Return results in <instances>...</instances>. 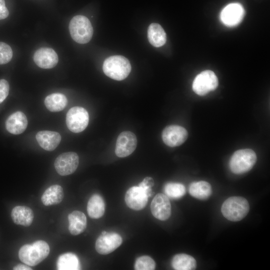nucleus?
<instances>
[{
	"label": "nucleus",
	"mask_w": 270,
	"mask_h": 270,
	"mask_svg": "<svg viewBox=\"0 0 270 270\" xmlns=\"http://www.w3.org/2000/svg\"><path fill=\"white\" fill-rule=\"evenodd\" d=\"M69 30L72 38L81 44L90 42L93 34L90 22L86 16L82 15L72 18L69 24Z\"/></svg>",
	"instance_id": "39448f33"
},
{
	"label": "nucleus",
	"mask_w": 270,
	"mask_h": 270,
	"mask_svg": "<svg viewBox=\"0 0 270 270\" xmlns=\"http://www.w3.org/2000/svg\"><path fill=\"white\" fill-rule=\"evenodd\" d=\"M89 115L87 110L80 106L69 110L66 116V124L69 130L74 133L82 132L87 127Z\"/></svg>",
	"instance_id": "0eeeda50"
},
{
	"label": "nucleus",
	"mask_w": 270,
	"mask_h": 270,
	"mask_svg": "<svg viewBox=\"0 0 270 270\" xmlns=\"http://www.w3.org/2000/svg\"><path fill=\"white\" fill-rule=\"evenodd\" d=\"M36 64L42 68H52L58 61L56 52L50 48H42L36 50L33 56Z\"/></svg>",
	"instance_id": "2eb2a0df"
},
{
	"label": "nucleus",
	"mask_w": 270,
	"mask_h": 270,
	"mask_svg": "<svg viewBox=\"0 0 270 270\" xmlns=\"http://www.w3.org/2000/svg\"><path fill=\"white\" fill-rule=\"evenodd\" d=\"M130 61L122 56H112L106 58L103 64L104 74L116 80L125 79L131 71Z\"/></svg>",
	"instance_id": "f03ea898"
},
{
	"label": "nucleus",
	"mask_w": 270,
	"mask_h": 270,
	"mask_svg": "<svg viewBox=\"0 0 270 270\" xmlns=\"http://www.w3.org/2000/svg\"><path fill=\"white\" fill-rule=\"evenodd\" d=\"M218 84V78L214 72L210 70H206L196 76L192 88L198 95L203 96L216 89Z\"/></svg>",
	"instance_id": "423d86ee"
},
{
	"label": "nucleus",
	"mask_w": 270,
	"mask_h": 270,
	"mask_svg": "<svg viewBox=\"0 0 270 270\" xmlns=\"http://www.w3.org/2000/svg\"><path fill=\"white\" fill-rule=\"evenodd\" d=\"M44 102L46 108L50 111L58 112L65 108L67 105L68 100L64 94L54 93L48 96Z\"/></svg>",
	"instance_id": "393cba45"
},
{
	"label": "nucleus",
	"mask_w": 270,
	"mask_h": 270,
	"mask_svg": "<svg viewBox=\"0 0 270 270\" xmlns=\"http://www.w3.org/2000/svg\"><path fill=\"white\" fill-rule=\"evenodd\" d=\"M50 253V246L44 240H37L32 244H24L18 252V257L24 264L35 266L44 260Z\"/></svg>",
	"instance_id": "f257e3e1"
},
{
	"label": "nucleus",
	"mask_w": 270,
	"mask_h": 270,
	"mask_svg": "<svg viewBox=\"0 0 270 270\" xmlns=\"http://www.w3.org/2000/svg\"><path fill=\"white\" fill-rule=\"evenodd\" d=\"M13 270H32L29 266L26 264H19L14 267Z\"/></svg>",
	"instance_id": "473e14b6"
},
{
	"label": "nucleus",
	"mask_w": 270,
	"mask_h": 270,
	"mask_svg": "<svg viewBox=\"0 0 270 270\" xmlns=\"http://www.w3.org/2000/svg\"><path fill=\"white\" fill-rule=\"evenodd\" d=\"M188 133L184 127L170 125L163 130L162 137L164 143L168 146L175 147L182 144L186 140Z\"/></svg>",
	"instance_id": "9d476101"
},
{
	"label": "nucleus",
	"mask_w": 270,
	"mask_h": 270,
	"mask_svg": "<svg viewBox=\"0 0 270 270\" xmlns=\"http://www.w3.org/2000/svg\"><path fill=\"white\" fill-rule=\"evenodd\" d=\"M28 126V120L22 112L18 111L10 115L6 122L7 130L14 134L22 133Z\"/></svg>",
	"instance_id": "dca6fc26"
},
{
	"label": "nucleus",
	"mask_w": 270,
	"mask_h": 270,
	"mask_svg": "<svg viewBox=\"0 0 270 270\" xmlns=\"http://www.w3.org/2000/svg\"><path fill=\"white\" fill-rule=\"evenodd\" d=\"M10 90L9 84L4 79L0 80V104L7 97Z\"/></svg>",
	"instance_id": "7c9ffc66"
},
{
	"label": "nucleus",
	"mask_w": 270,
	"mask_h": 270,
	"mask_svg": "<svg viewBox=\"0 0 270 270\" xmlns=\"http://www.w3.org/2000/svg\"><path fill=\"white\" fill-rule=\"evenodd\" d=\"M9 12L6 6L4 0H0V20L6 18Z\"/></svg>",
	"instance_id": "2f4dec72"
},
{
	"label": "nucleus",
	"mask_w": 270,
	"mask_h": 270,
	"mask_svg": "<svg viewBox=\"0 0 270 270\" xmlns=\"http://www.w3.org/2000/svg\"><path fill=\"white\" fill-rule=\"evenodd\" d=\"M148 197L145 191L139 186L130 188L126 192L125 202L130 208L140 210L143 209L148 203Z\"/></svg>",
	"instance_id": "4468645a"
},
{
	"label": "nucleus",
	"mask_w": 270,
	"mask_h": 270,
	"mask_svg": "<svg viewBox=\"0 0 270 270\" xmlns=\"http://www.w3.org/2000/svg\"><path fill=\"white\" fill-rule=\"evenodd\" d=\"M64 194L62 187L58 184H54L48 187L42 194L41 200L42 204L46 206L57 204L60 203Z\"/></svg>",
	"instance_id": "aec40b11"
},
{
	"label": "nucleus",
	"mask_w": 270,
	"mask_h": 270,
	"mask_svg": "<svg viewBox=\"0 0 270 270\" xmlns=\"http://www.w3.org/2000/svg\"><path fill=\"white\" fill-rule=\"evenodd\" d=\"M122 240L120 234L115 232H106L102 234L96 240L95 248L100 254H108L119 247Z\"/></svg>",
	"instance_id": "f8f14e48"
},
{
	"label": "nucleus",
	"mask_w": 270,
	"mask_h": 270,
	"mask_svg": "<svg viewBox=\"0 0 270 270\" xmlns=\"http://www.w3.org/2000/svg\"><path fill=\"white\" fill-rule=\"evenodd\" d=\"M154 185V181L152 178L147 176L139 184L138 186L142 188L146 194L148 196L150 197L154 194L152 188Z\"/></svg>",
	"instance_id": "c756f323"
},
{
	"label": "nucleus",
	"mask_w": 270,
	"mask_h": 270,
	"mask_svg": "<svg viewBox=\"0 0 270 270\" xmlns=\"http://www.w3.org/2000/svg\"><path fill=\"white\" fill-rule=\"evenodd\" d=\"M171 263L172 267L176 270H193L196 267V260L192 256L185 254L175 255Z\"/></svg>",
	"instance_id": "b1692460"
},
{
	"label": "nucleus",
	"mask_w": 270,
	"mask_h": 270,
	"mask_svg": "<svg viewBox=\"0 0 270 270\" xmlns=\"http://www.w3.org/2000/svg\"><path fill=\"white\" fill-rule=\"evenodd\" d=\"M148 38L150 43L156 48L162 46L166 41V36L164 30L157 23H152L149 26Z\"/></svg>",
	"instance_id": "412c9836"
},
{
	"label": "nucleus",
	"mask_w": 270,
	"mask_h": 270,
	"mask_svg": "<svg viewBox=\"0 0 270 270\" xmlns=\"http://www.w3.org/2000/svg\"><path fill=\"white\" fill-rule=\"evenodd\" d=\"M134 268L136 270H153L156 268V262L151 257L143 256L136 260Z\"/></svg>",
	"instance_id": "cd10ccee"
},
{
	"label": "nucleus",
	"mask_w": 270,
	"mask_h": 270,
	"mask_svg": "<svg viewBox=\"0 0 270 270\" xmlns=\"http://www.w3.org/2000/svg\"><path fill=\"white\" fill-rule=\"evenodd\" d=\"M107 232H106V231H102V234H104L106 233Z\"/></svg>",
	"instance_id": "72a5a7b5"
},
{
	"label": "nucleus",
	"mask_w": 270,
	"mask_h": 270,
	"mask_svg": "<svg viewBox=\"0 0 270 270\" xmlns=\"http://www.w3.org/2000/svg\"><path fill=\"white\" fill-rule=\"evenodd\" d=\"M69 222L68 230L74 236L82 233L86 227V218L82 212L74 210L68 216Z\"/></svg>",
	"instance_id": "6ab92c4d"
},
{
	"label": "nucleus",
	"mask_w": 270,
	"mask_h": 270,
	"mask_svg": "<svg viewBox=\"0 0 270 270\" xmlns=\"http://www.w3.org/2000/svg\"><path fill=\"white\" fill-rule=\"evenodd\" d=\"M244 10L239 3H231L221 11L220 20L226 26L232 27L238 25L244 16Z\"/></svg>",
	"instance_id": "1a4fd4ad"
},
{
	"label": "nucleus",
	"mask_w": 270,
	"mask_h": 270,
	"mask_svg": "<svg viewBox=\"0 0 270 270\" xmlns=\"http://www.w3.org/2000/svg\"><path fill=\"white\" fill-rule=\"evenodd\" d=\"M256 155L252 149H240L236 151L230 158L229 166L234 174H240L250 170L256 162Z\"/></svg>",
	"instance_id": "20e7f679"
},
{
	"label": "nucleus",
	"mask_w": 270,
	"mask_h": 270,
	"mask_svg": "<svg viewBox=\"0 0 270 270\" xmlns=\"http://www.w3.org/2000/svg\"><path fill=\"white\" fill-rule=\"evenodd\" d=\"M36 138L39 145L48 151H52L56 149L62 138L59 133L50 130L38 132Z\"/></svg>",
	"instance_id": "f3484780"
},
{
	"label": "nucleus",
	"mask_w": 270,
	"mask_h": 270,
	"mask_svg": "<svg viewBox=\"0 0 270 270\" xmlns=\"http://www.w3.org/2000/svg\"><path fill=\"white\" fill-rule=\"evenodd\" d=\"M87 211L89 216L94 219L99 218L104 215L105 204L100 195L94 194L90 198L87 204Z\"/></svg>",
	"instance_id": "4be33fe9"
},
{
	"label": "nucleus",
	"mask_w": 270,
	"mask_h": 270,
	"mask_svg": "<svg viewBox=\"0 0 270 270\" xmlns=\"http://www.w3.org/2000/svg\"><path fill=\"white\" fill-rule=\"evenodd\" d=\"M12 56V50L10 46L4 42H0V64L8 63Z\"/></svg>",
	"instance_id": "c85d7f7f"
},
{
	"label": "nucleus",
	"mask_w": 270,
	"mask_h": 270,
	"mask_svg": "<svg viewBox=\"0 0 270 270\" xmlns=\"http://www.w3.org/2000/svg\"><path fill=\"white\" fill-rule=\"evenodd\" d=\"M250 206L248 200L242 196H231L222 204L221 212L224 218L232 222L243 219L248 214Z\"/></svg>",
	"instance_id": "7ed1b4c3"
},
{
	"label": "nucleus",
	"mask_w": 270,
	"mask_h": 270,
	"mask_svg": "<svg viewBox=\"0 0 270 270\" xmlns=\"http://www.w3.org/2000/svg\"><path fill=\"white\" fill-rule=\"evenodd\" d=\"M190 194L198 200H206L212 193L210 184L207 182L200 180L192 182L189 186Z\"/></svg>",
	"instance_id": "5701e85b"
},
{
	"label": "nucleus",
	"mask_w": 270,
	"mask_h": 270,
	"mask_svg": "<svg viewBox=\"0 0 270 270\" xmlns=\"http://www.w3.org/2000/svg\"><path fill=\"white\" fill-rule=\"evenodd\" d=\"M11 217L16 224L28 226L33 221L34 214L32 210L29 207L19 206L12 208Z\"/></svg>",
	"instance_id": "a211bd4d"
},
{
	"label": "nucleus",
	"mask_w": 270,
	"mask_h": 270,
	"mask_svg": "<svg viewBox=\"0 0 270 270\" xmlns=\"http://www.w3.org/2000/svg\"><path fill=\"white\" fill-rule=\"evenodd\" d=\"M78 154L69 152L59 155L54 161V166L60 175L64 176L74 173L78 166Z\"/></svg>",
	"instance_id": "6e6552de"
},
{
	"label": "nucleus",
	"mask_w": 270,
	"mask_h": 270,
	"mask_svg": "<svg viewBox=\"0 0 270 270\" xmlns=\"http://www.w3.org/2000/svg\"><path fill=\"white\" fill-rule=\"evenodd\" d=\"M58 270H78L80 269V261L74 254L68 252L61 254L56 263Z\"/></svg>",
	"instance_id": "a878e982"
},
{
	"label": "nucleus",
	"mask_w": 270,
	"mask_h": 270,
	"mask_svg": "<svg viewBox=\"0 0 270 270\" xmlns=\"http://www.w3.org/2000/svg\"><path fill=\"white\" fill-rule=\"evenodd\" d=\"M164 192L168 197L178 199L185 194L186 188L182 184L180 183L168 182L164 186Z\"/></svg>",
	"instance_id": "bb28decb"
},
{
	"label": "nucleus",
	"mask_w": 270,
	"mask_h": 270,
	"mask_svg": "<svg viewBox=\"0 0 270 270\" xmlns=\"http://www.w3.org/2000/svg\"><path fill=\"white\" fill-rule=\"evenodd\" d=\"M136 136L130 131L122 132L118 136L115 148L116 154L120 158H124L132 154L136 148Z\"/></svg>",
	"instance_id": "9b49d317"
},
{
	"label": "nucleus",
	"mask_w": 270,
	"mask_h": 270,
	"mask_svg": "<svg viewBox=\"0 0 270 270\" xmlns=\"http://www.w3.org/2000/svg\"><path fill=\"white\" fill-rule=\"evenodd\" d=\"M153 216L160 220H168L171 214V204L168 197L163 194H158L150 204Z\"/></svg>",
	"instance_id": "ddd939ff"
}]
</instances>
